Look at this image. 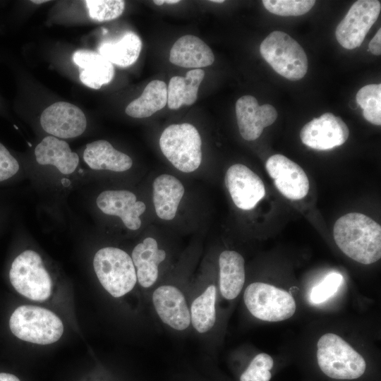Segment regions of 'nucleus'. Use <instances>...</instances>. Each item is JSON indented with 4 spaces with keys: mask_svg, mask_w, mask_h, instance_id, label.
<instances>
[{
    "mask_svg": "<svg viewBox=\"0 0 381 381\" xmlns=\"http://www.w3.org/2000/svg\"><path fill=\"white\" fill-rule=\"evenodd\" d=\"M0 381H20V380L14 375L0 373Z\"/></svg>",
    "mask_w": 381,
    "mask_h": 381,
    "instance_id": "nucleus-35",
    "label": "nucleus"
},
{
    "mask_svg": "<svg viewBox=\"0 0 381 381\" xmlns=\"http://www.w3.org/2000/svg\"><path fill=\"white\" fill-rule=\"evenodd\" d=\"M212 1V2H213V3H217V4H221V3L224 2V0H212V1Z\"/></svg>",
    "mask_w": 381,
    "mask_h": 381,
    "instance_id": "nucleus-39",
    "label": "nucleus"
},
{
    "mask_svg": "<svg viewBox=\"0 0 381 381\" xmlns=\"http://www.w3.org/2000/svg\"><path fill=\"white\" fill-rule=\"evenodd\" d=\"M152 301L162 321L176 330L190 325V315L185 298L176 287L164 285L153 293Z\"/></svg>",
    "mask_w": 381,
    "mask_h": 381,
    "instance_id": "nucleus-16",
    "label": "nucleus"
},
{
    "mask_svg": "<svg viewBox=\"0 0 381 381\" xmlns=\"http://www.w3.org/2000/svg\"><path fill=\"white\" fill-rule=\"evenodd\" d=\"M85 4L90 18L98 22L117 18L125 7V2L121 0H87Z\"/></svg>",
    "mask_w": 381,
    "mask_h": 381,
    "instance_id": "nucleus-29",
    "label": "nucleus"
},
{
    "mask_svg": "<svg viewBox=\"0 0 381 381\" xmlns=\"http://www.w3.org/2000/svg\"><path fill=\"white\" fill-rule=\"evenodd\" d=\"M236 115L241 135L251 141L258 138L263 129L276 121L277 111L271 104L260 106L255 97L244 95L236 101Z\"/></svg>",
    "mask_w": 381,
    "mask_h": 381,
    "instance_id": "nucleus-14",
    "label": "nucleus"
},
{
    "mask_svg": "<svg viewBox=\"0 0 381 381\" xmlns=\"http://www.w3.org/2000/svg\"><path fill=\"white\" fill-rule=\"evenodd\" d=\"M265 8L281 16H298L308 13L315 4L314 0H263Z\"/></svg>",
    "mask_w": 381,
    "mask_h": 381,
    "instance_id": "nucleus-30",
    "label": "nucleus"
},
{
    "mask_svg": "<svg viewBox=\"0 0 381 381\" xmlns=\"http://www.w3.org/2000/svg\"><path fill=\"white\" fill-rule=\"evenodd\" d=\"M244 303L255 318L267 322H279L294 315L296 306L291 294L263 282L249 284L243 294Z\"/></svg>",
    "mask_w": 381,
    "mask_h": 381,
    "instance_id": "nucleus-8",
    "label": "nucleus"
},
{
    "mask_svg": "<svg viewBox=\"0 0 381 381\" xmlns=\"http://www.w3.org/2000/svg\"><path fill=\"white\" fill-rule=\"evenodd\" d=\"M219 266L220 292L224 298L234 299L245 282L244 259L238 252L224 250L219 255Z\"/></svg>",
    "mask_w": 381,
    "mask_h": 381,
    "instance_id": "nucleus-23",
    "label": "nucleus"
},
{
    "mask_svg": "<svg viewBox=\"0 0 381 381\" xmlns=\"http://www.w3.org/2000/svg\"><path fill=\"white\" fill-rule=\"evenodd\" d=\"M356 101L363 109V115L368 121L374 125H381L380 83L361 87L356 95Z\"/></svg>",
    "mask_w": 381,
    "mask_h": 381,
    "instance_id": "nucleus-28",
    "label": "nucleus"
},
{
    "mask_svg": "<svg viewBox=\"0 0 381 381\" xmlns=\"http://www.w3.org/2000/svg\"><path fill=\"white\" fill-rule=\"evenodd\" d=\"M333 237L339 248L359 263L370 265L381 258V226L363 214L351 212L339 217Z\"/></svg>",
    "mask_w": 381,
    "mask_h": 381,
    "instance_id": "nucleus-1",
    "label": "nucleus"
},
{
    "mask_svg": "<svg viewBox=\"0 0 381 381\" xmlns=\"http://www.w3.org/2000/svg\"><path fill=\"white\" fill-rule=\"evenodd\" d=\"M83 159L95 170L121 172L128 170L133 165V160L128 155L116 150L104 140L88 143L83 152Z\"/></svg>",
    "mask_w": 381,
    "mask_h": 381,
    "instance_id": "nucleus-22",
    "label": "nucleus"
},
{
    "mask_svg": "<svg viewBox=\"0 0 381 381\" xmlns=\"http://www.w3.org/2000/svg\"><path fill=\"white\" fill-rule=\"evenodd\" d=\"M317 347L318 365L328 377L353 380L364 373L366 363L363 357L337 334H325Z\"/></svg>",
    "mask_w": 381,
    "mask_h": 381,
    "instance_id": "nucleus-2",
    "label": "nucleus"
},
{
    "mask_svg": "<svg viewBox=\"0 0 381 381\" xmlns=\"http://www.w3.org/2000/svg\"><path fill=\"white\" fill-rule=\"evenodd\" d=\"M44 131L59 138H73L85 130L87 120L83 111L77 106L58 102L46 108L40 117Z\"/></svg>",
    "mask_w": 381,
    "mask_h": 381,
    "instance_id": "nucleus-12",
    "label": "nucleus"
},
{
    "mask_svg": "<svg viewBox=\"0 0 381 381\" xmlns=\"http://www.w3.org/2000/svg\"><path fill=\"white\" fill-rule=\"evenodd\" d=\"M368 50L374 55L381 54V29L380 28L368 44Z\"/></svg>",
    "mask_w": 381,
    "mask_h": 381,
    "instance_id": "nucleus-34",
    "label": "nucleus"
},
{
    "mask_svg": "<svg viewBox=\"0 0 381 381\" xmlns=\"http://www.w3.org/2000/svg\"><path fill=\"white\" fill-rule=\"evenodd\" d=\"M73 61L79 67L80 81L90 88L99 89L114 78L113 64L99 53L79 49L73 54Z\"/></svg>",
    "mask_w": 381,
    "mask_h": 381,
    "instance_id": "nucleus-17",
    "label": "nucleus"
},
{
    "mask_svg": "<svg viewBox=\"0 0 381 381\" xmlns=\"http://www.w3.org/2000/svg\"><path fill=\"white\" fill-rule=\"evenodd\" d=\"M171 64L183 67L200 68L210 66L214 61L212 51L199 37L187 35L179 38L170 50Z\"/></svg>",
    "mask_w": 381,
    "mask_h": 381,
    "instance_id": "nucleus-18",
    "label": "nucleus"
},
{
    "mask_svg": "<svg viewBox=\"0 0 381 381\" xmlns=\"http://www.w3.org/2000/svg\"><path fill=\"white\" fill-rule=\"evenodd\" d=\"M185 192L181 182L175 176L161 174L152 183V198L157 215L164 220L173 219Z\"/></svg>",
    "mask_w": 381,
    "mask_h": 381,
    "instance_id": "nucleus-19",
    "label": "nucleus"
},
{
    "mask_svg": "<svg viewBox=\"0 0 381 381\" xmlns=\"http://www.w3.org/2000/svg\"><path fill=\"white\" fill-rule=\"evenodd\" d=\"M224 181L234 203L241 210L254 208L265 195L262 179L243 164L231 166L226 172Z\"/></svg>",
    "mask_w": 381,
    "mask_h": 381,
    "instance_id": "nucleus-13",
    "label": "nucleus"
},
{
    "mask_svg": "<svg viewBox=\"0 0 381 381\" xmlns=\"http://www.w3.org/2000/svg\"><path fill=\"white\" fill-rule=\"evenodd\" d=\"M202 141L196 128L190 123L172 124L159 138V147L167 159L181 171L196 170L202 161Z\"/></svg>",
    "mask_w": 381,
    "mask_h": 381,
    "instance_id": "nucleus-5",
    "label": "nucleus"
},
{
    "mask_svg": "<svg viewBox=\"0 0 381 381\" xmlns=\"http://www.w3.org/2000/svg\"><path fill=\"white\" fill-rule=\"evenodd\" d=\"M265 168L284 197L301 200L308 194L310 183L306 174L298 164L284 155L277 154L270 157Z\"/></svg>",
    "mask_w": 381,
    "mask_h": 381,
    "instance_id": "nucleus-11",
    "label": "nucleus"
},
{
    "mask_svg": "<svg viewBox=\"0 0 381 381\" xmlns=\"http://www.w3.org/2000/svg\"><path fill=\"white\" fill-rule=\"evenodd\" d=\"M11 332L18 339L37 344L57 341L64 333L61 319L49 310L35 306H20L9 320Z\"/></svg>",
    "mask_w": 381,
    "mask_h": 381,
    "instance_id": "nucleus-3",
    "label": "nucleus"
},
{
    "mask_svg": "<svg viewBox=\"0 0 381 381\" xmlns=\"http://www.w3.org/2000/svg\"><path fill=\"white\" fill-rule=\"evenodd\" d=\"M205 76L200 68L188 71L185 77L173 76L167 87V104L171 109L191 105L197 99L200 84Z\"/></svg>",
    "mask_w": 381,
    "mask_h": 381,
    "instance_id": "nucleus-24",
    "label": "nucleus"
},
{
    "mask_svg": "<svg viewBox=\"0 0 381 381\" xmlns=\"http://www.w3.org/2000/svg\"><path fill=\"white\" fill-rule=\"evenodd\" d=\"M31 1L34 4H40L44 2H47L48 1L47 0H32Z\"/></svg>",
    "mask_w": 381,
    "mask_h": 381,
    "instance_id": "nucleus-38",
    "label": "nucleus"
},
{
    "mask_svg": "<svg viewBox=\"0 0 381 381\" xmlns=\"http://www.w3.org/2000/svg\"><path fill=\"white\" fill-rule=\"evenodd\" d=\"M216 287L210 285L197 297L190 308V320L193 327L200 333L209 331L216 320Z\"/></svg>",
    "mask_w": 381,
    "mask_h": 381,
    "instance_id": "nucleus-27",
    "label": "nucleus"
},
{
    "mask_svg": "<svg viewBox=\"0 0 381 381\" xmlns=\"http://www.w3.org/2000/svg\"><path fill=\"white\" fill-rule=\"evenodd\" d=\"M141 48L140 38L133 32H127L116 40L102 43L99 53L112 64L127 67L137 61Z\"/></svg>",
    "mask_w": 381,
    "mask_h": 381,
    "instance_id": "nucleus-25",
    "label": "nucleus"
},
{
    "mask_svg": "<svg viewBox=\"0 0 381 381\" xmlns=\"http://www.w3.org/2000/svg\"><path fill=\"white\" fill-rule=\"evenodd\" d=\"M98 208L104 214L121 218L131 230L141 226L140 216L146 210L145 204L138 201L136 195L126 190H108L102 192L96 200Z\"/></svg>",
    "mask_w": 381,
    "mask_h": 381,
    "instance_id": "nucleus-15",
    "label": "nucleus"
},
{
    "mask_svg": "<svg viewBox=\"0 0 381 381\" xmlns=\"http://www.w3.org/2000/svg\"><path fill=\"white\" fill-rule=\"evenodd\" d=\"M18 161L4 145L0 143V181L12 177L18 172Z\"/></svg>",
    "mask_w": 381,
    "mask_h": 381,
    "instance_id": "nucleus-33",
    "label": "nucleus"
},
{
    "mask_svg": "<svg viewBox=\"0 0 381 381\" xmlns=\"http://www.w3.org/2000/svg\"><path fill=\"white\" fill-rule=\"evenodd\" d=\"M180 1L179 0H165L164 1V3L166 4H177V3H179Z\"/></svg>",
    "mask_w": 381,
    "mask_h": 381,
    "instance_id": "nucleus-36",
    "label": "nucleus"
},
{
    "mask_svg": "<svg viewBox=\"0 0 381 381\" xmlns=\"http://www.w3.org/2000/svg\"><path fill=\"white\" fill-rule=\"evenodd\" d=\"M165 258V251L158 248L157 241L152 237L145 238L134 248L131 258L137 280L142 286L150 287L156 282L158 265Z\"/></svg>",
    "mask_w": 381,
    "mask_h": 381,
    "instance_id": "nucleus-21",
    "label": "nucleus"
},
{
    "mask_svg": "<svg viewBox=\"0 0 381 381\" xmlns=\"http://www.w3.org/2000/svg\"><path fill=\"white\" fill-rule=\"evenodd\" d=\"M167 104V86L159 80L150 82L142 95L132 101L126 108L127 115L133 118L152 116Z\"/></svg>",
    "mask_w": 381,
    "mask_h": 381,
    "instance_id": "nucleus-26",
    "label": "nucleus"
},
{
    "mask_svg": "<svg viewBox=\"0 0 381 381\" xmlns=\"http://www.w3.org/2000/svg\"><path fill=\"white\" fill-rule=\"evenodd\" d=\"M343 277L337 272H332L315 286L310 291V300L313 303L319 304L325 302L333 296L338 290Z\"/></svg>",
    "mask_w": 381,
    "mask_h": 381,
    "instance_id": "nucleus-32",
    "label": "nucleus"
},
{
    "mask_svg": "<svg viewBox=\"0 0 381 381\" xmlns=\"http://www.w3.org/2000/svg\"><path fill=\"white\" fill-rule=\"evenodd\" d=\"M349 130L339 116L327 112L315 118L301 128L302 143L313 149L327 150L344 144L348 139Z\"/></svg>",
    "mask_w": 381,
    "mask_h": 381,
    "instance_id": "nucleus-10",
    "label": "nucleus"
},
{
    "mask_svg": "<svg viewBox=\"0 0 381 381\" xmlns=\"http://www.w3.org/2000/svg\"><path fill=\"white\" fill-rule=\"evenodd\" d=\"M380 10L381 4L377 0L354 2L336 28L339 44L347 49L358 47L377 20Z\"/></svg>",
    "mask_w": 381,
    "mask_h": 381,
    "instance_id": "nucleus-9",
    "label": "nucleus"
},
{
    "mask_svg": "<svg viewBox=\"0 0 381 381\" xmlns=\"http://www.w3.org/2000/svg\"><path fill=\"white\" fill-rule=\"evenodd\" d=\"M153 2L157 6H161L164 4V0H155Z\"/></svg>",
    "mask_w": 381,
    "mask_h": 381,
    "instance_id": "nucleus-37",
    "label": "nucleus"
},
{
    "mask_svg": "<svg viewBox=\"0 0 381 381\" xmlns=\"http://www.w3.org/2000/svg\"><path fill=\"white\" fill-rule=\"evenodd\" d=\"M9 279L14 289L29 299L44 301L52 294V279L40 255L34 250H25L14 259Z\"/></svg>",
    "mask_w": 381,
    "mask_h": 381,
    "instance_id": "nucleus-7",
    "label": "nucleus"
},
{
    "mask_svg": "<svg viewBox=\"0 0 381 381\" xmlns=\"http://www.w3.org/2000/svg\"><path fill=\"white\" fill-rule=\"evenodd\" d=\"M93 267L102 286L114 297L126 294L137 282L132 258L120 248L105 247L99 249L94 256Z\"/></svg>",
    "mask_w": 381,
    "mask_h": 381,
    "instance_id": "nucleus-6",
    "label": "nucleus"
},
{
    "mask_svg": "<svg viewBox=\"0 0 381 381\" xmlns=\"http://www.w3.org/2000/svg\"><path fill=\"white\" fill-rule=\"evenodd\" d=\"M273 363L270 355L265 353L256 355L241 375L240 381H270Z\"/></svg>",
    "mask_w": 381,
    "mask_h": 381,
    "instance_id": "nucleus-31",
    "label": "nucleus"
},
{
    "mask_svg": "<svg viewBox=\"0 0 381 381\" xmlns=\"http://www.w3.org/2000/svg\"><path fill=\"white\" fill-rule=\"evenodd\" d=\"M260 52L275 72L290 80H301L307 73L305 51L286 32H272L260 44Z\"/></svg>",
    "mask_w": 381,
    "mask_h": 381,
    "instance_id": "nucleus-4",
    "label": "nucleus"
},
{
    "mask_svg": "<svg viewBox=\"0 0 381 381\" xmlns=\"http://www.w3.org/2000/svg\"><path fill=\"white\" fill-rule=\"evenodd\" d=\"M35 158L41 165H53L64 174L73 173L79 163V157L68 144L50 135L45 137L35 150Z\"/></svg>",
    "mask_w": 381,
    "mask_h": 381,
    "instance_id": "nucleus-20",
    "label": "nucleus"
}]
</instances>
